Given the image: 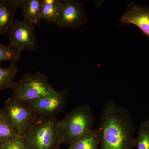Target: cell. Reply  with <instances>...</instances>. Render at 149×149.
I'll use <instances>...</instances> for the list:
<instances>
[{"label":"cell","mask_w":149,"mask_h":149,"mask_svg":"<svg viewBox=\"0 0 149 149\" xmlns=\"http://www.w3.org/2000/svg\"><path fill=\"white\" fill-rule=\"evenodd\" d=\"M100 149H134L136 127L130 112L112 100L105 105L100 117Z\"/></svg>","instance_id":"obj_1"},{"label":"cell","mask_w":149,"mask_h":149,"mask_svg":"<svg viewBox=\"0 0 149 149\" xmlns=\"http://www.w3.org/2000/svg\"><path fill=\"white\" fill-rule=\"evenodd\" d=\"M94 115L90 105L84 104L68 113L57 126L59 143L70 144L93 129Z\"/></svg>","instance_id":"obj_2"},{"label":"cell","mask_w":149,"mask_h":149,"mask_svg":"<svg viewBox=\"0 0 149 149\" xmlns=\"http://www.w3.org/2000/svg\"><path fill=\"white\" fill-rule=\"evenodd\" d=\"M56 116H40L24 136L27 149H60Z\"/></svg>","instance_id":"obj_3"},{"label":"cell","mask_w":149,"mask_h":149,"mask_svg":"<svg viewBox=\"0 0 149 149\" xmlns=\"http://www.w3.org/2000/svg\"><path fill=\"white\" fill-rule=\"evenodd\" d=\"M12 89V99L21 103L34 100L54 91L46 74L38 71L27 73L17 82Z\"/></svg>","instance_id":"obj_4"},{"label":"cell","mask_w":149,"mask_h":149,"mask_svg":"<svg viewBox=\"0 0 149 149\" xmlns=\"http://www.w3.org/2000/svg\"><path fill=\"white\" fill-rule=\"evenodd\" d=\"M39 116L22 103L8 98L1 109L0 116L24 138Z\"/></svg>","instance_id":"obj_5"},{"label":"cell","mask_w":149,"mask_h":149,"mask_svg":"<svg viewBox=\"0 0 149 149\" xmlns=\"http://www.w3.org/2000/svg\"><path fill=\"white\" fill-rule=\"evenodd\" d=\"M9 45L19 51H36L39 49L35 33V25L23 18L14 19L7 33Z\"/></svg>","instance_id":"obj_6"},{"label":"cell","mask_w":149,"mask_h":149,"mask_svg":"<svg viewBox=\"0 0 149 149\" xmlns=\"http://www.w3.org/2000/svg\"><path fill=\"white\" fill-rule=\"evenodd\" d=\"M69 89L54 91L34 100L22 103L40 116H56L66 104Z\"/></svg>","instance_id":"obj_7"},{"label":"cell","mask_w":149,"mask_h":149,"mask_svg":"<svg viewBox=\"0 0 149 149\" xmlns=\"http://www.w3.org/2000/svg\"><path fill=\"white\" fill-rule=\"evenodd\" d=\"M87 21L83 3L74 0L63 1L61 13L56 25L61 28L76 29Z\"/></svg>","instance_id":"obj_8"},{"label":"cell","mask_w":149,"mask_h":149,"mask_svg":"<svg viewBox=\"0 0 149 149\" xmlns=\"http://www.w3.org/2000/svg\"><path fill=\"white\" fill-rule=\"evenodd\" d=\"M119 21L136 25L149 39V8L130 3Z\"/></svg>","instance_id":"obj_9"},{"label":"cell","mask_w":149,"mask_h":149,"mask_svg":"<svg viewBox=\"0 0 149 149\" xmlns=\"http://www.w3.org/2000/svg\"><path fill=\"white\" fill-rule=\"evenodd\" d=\"M19 8V0H0V35L7 33Z\"/></svg>","instance_id":"obj_10"},{"label":"cell","mask_w":149,"mask_h":149,"mask_svg":"<svg viewBox=\"0 0 149 149\" xmlns=\"http://www.w3.org/2000/svg\"><path fill=\"white\" fill-rule=\"evenodd\" d=\"M101 135L100 128H93L71 142L68 149H100Z\"/></svg>","instance_id":"obj_11"},{"label":"cell","mask_w":149,"mask_h":149,"mask_svg":"<svg viewBox=\"0 0 149 149\" xmlns=\"http://www.w3.org/2000/svg\"><path fill=\"white\" fill-rule=\"evenodd\" d=\"M42 0H19V8H21L24 19L36 25L40 24Z\"/></svg>","instance_id":"obj_12"},{"label":"cell","mask_w":149,"mask_h":149,"mask_svg":"<svg viewBox=\"0 0 149 149\" xmlns=\"http://www.w3.org/2000/svg\"><path fill=\"white\" fill-rule=\"evenodd\" d=\"M63 1L59 0H42L41 18L47 24H56L62 8Z\"/></svg>","instance_id":"obj_13"},{"label":"cell","mask_w":149,"mask_h":149,"mask_svg":"<svg viewBox=\"0 0 149 149\" xmlns=\"http://www.w3.org/2000/svg\"><path fill=\"white\" fill-rule=\"evenodd\" d=\"M18 71L15 64H10L6 68L0 67V91L11 88Z\"/></svg>","instance_id":"obj_14"},{"label":"cell","mask_w":149,"mask_h":149,"mask_svg":"<svg viewBox=\"0 0 149 149\" xmlns=\"http://www.w3.org/2000/svg\"><path fill=\"white\" fill-rule=\"evenodd\" d=\"M136 149H149V119L142 121L136 137Z\"/></svg>","instance_id":"obj_15"},{"label":"cell","mask_w":149,"mask_h":149,"mask_svg":"<svg viewBox=\"0 0 149 149\" xmlns=\"http://www.w3.org/2000/svg\"><path fill=\"white\" fill-rule=\"evenodd\" d=\"M22 52L12 47L0 43V62H10V64H15L19 61Z\"/></svg>","instance_id":"obj_16"},{"label":"cell","mask_w":149,"mask_h":149,"mask_svg":"<svg viewBox=\"0 0 149 149\" xmlns=\"http://www.w3.org/2000/svg\"><path fill=\"white\" fill-rule=\"evenodd\" d=\"M18 136L15 130L0 116V145L9 142Z\"/></svg>","instance_id":"obj_17"},{"label":"cell","mask_w":149,"mask_h":149,"mask_svg":"<svg viewBox=\"0 0 149 149\" xmlns=\"http://www.w3.org/2000/svg\"><path fill=\"white\" fill-rule=\"evenodd\" d=\"M0 149H27L24 138L18 136L9 142L0 145Z\"/></svg>","instance_id":"obj_18"},{"label":"cell","mask_w":149,"mask_h":149,"mask_svg":"<svg viewBox=\"0 0 149 149\" xmlns=\"http://www.w3.org/2000/svg\"><path fill=\"white\" fill-rule=\"evenodd\" d=\"M1 109H0V114H1Z\"/></svg>","instance_id":"obj_19"},{"label":"cell","mask_w":149,"mask_h":149,"mask_svg":"<svg viewBox=\"0 0 149 149\" xmlns=\"http://www.w3.org/2000/svg\"></svg>","instance_id":"obj_20"}]
</instances>
